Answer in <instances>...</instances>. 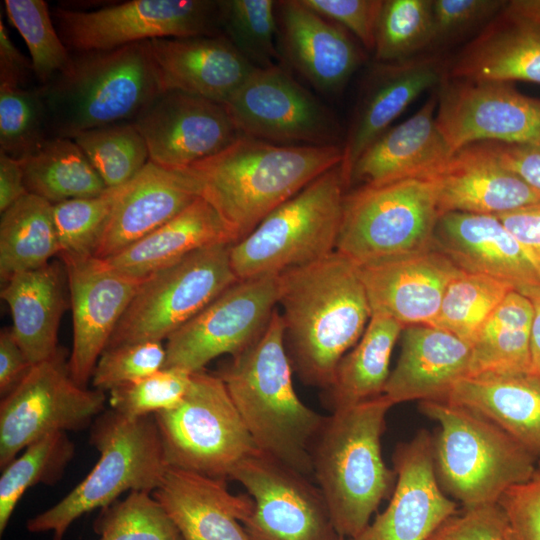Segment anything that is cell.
Returning <instances> with one entry per match:
<instances>
[{
    "mask_svg": "<svg viewBox=\"0 0 540 540\" xmlns=\"http://www.w3.org/2000/svg\"><path fill=\"white\" fill-rule=\"evenodd\" d=\"M533 318L531 300L518 290L509 292L472 343L470 376L531 373Z\"/></svg>",
    "mask_w": 540,
    "mask_h": 540,
    "instance_id": "cell-36",
    "label": "cell"
},
{
    "mask_svg": "<svg viewBox=\"0 0 540 540\" xmlns=\"http://www.w3.org/2000/svg\"><path fill=\"white\" fill-rule=\"evenodd\" d=\"M166 364L162 342L145 341L106 348L91 376L94 389L111 390L147 377Z\"/></svg>",
    "mask_w": 540,
    "mask_h": 540,
    "instance_id": "cell-49",
    "label": "cell"
},
{
    "mask_svg": "<svg viewBox=\"0 0 540 540\" xmlns=\"http://www.w3.org/2000/svg\"><path fill=\"white\" fill-rule=\"evenodd\" d=\"M51 137L134 119L161 93L148 41L72 53L68 67L39 85Z\"/></svg>",
    "mask_w": 540,
    "mask_h": 540,
    "instance_id": "cell-5",
    "label": "cell"
},
{
    "mask_svg": "<svg viewBox=\"0 0 540 540\" xmlns=\"http://www.w3.org/2000/svg\"><path fill=\"white\" fill-rule=\"evenodd\" d=\"M526 295L534 307L531 330V374L540 379V285L518 290Z\"/></svg>",
    "mask_w": 540,
    "mask_h": 540,
    "instance_id": "cell-59",
    "label": "cell"
},
{
    "mask_svg": "<svg viewBox=\"0 0 540 540\" xmlns=\"http://www.w3.org/2000/svg\"><path fill=\"white\" fill-rule=\"evenodd\" d=\"M429 180L434 184L440 214L497 216L540 202V191L507 168L489 141L455 151Z\"/></svg>",
    "mask_w": 540,
    "mask_h": 540,
    "instance_id": "cell-24",
    "label": "cell"
},
{
    "mask_svg": "<svg viewBox=\"0 0 540 540\" xmlns=\"http://www.w3.org/2000/svg\"><path fill=\"white\" fill-rule=\"evenodd\" d=\"M33 365L17 343L12 330L0 333V395L10 394L25 378Z\"/></svg>",
    "mask_w": 540,
    "mask_h": 540,
    "instance_id": "cell-56",
    "label": "cell"
},
{
    "mask_svg": "<svg viewBox=\"0 0 540 540\" xmlns=\"http://www.w3.org/2000/svg\"><path fill=\"white\" fill-rule=\"evenodd\" d=\"M432 248L459 269L500 279L516 290L540 285V270L497 216L443 213Z\"/></svg>",
    "mask_w": 540,
    "mask_h": 540,
    "instance_id": "cell-25",
    "label": "cell"
},
{
    "mask_svg": "<svg viewBox=\"0 0 540 540\" xmlns=\"http://www.w3.org/2000/svg\"><path fill=\"white\" fill-rule=\"evenodd\" d=\"M502 0H432V48L483 29L504 8Z\"/></svg>",
    "mask_w": 540,
    "mask_h": 540,
    "instance_id": "cell-50",
    "label": "cell"
},
{
    "mask_svg": "<svg viewBox=\"0 0 540 540\" xmlns=\"http://www.w3.org/2000/svg\"><path fill=\"white\" fill-rule=\"evenodd\" d=\"M292 371L283 320L276 309L261 336L217 374L257 449L309 476L311 444L325 416L300 400Z\"/></svg>",
    "mask_w": 540,
    "mask_h": 540,
    "instance_id": "cell-3",
    "label": "cell"
},
{
    "mask_svg": "<svg viewBox=\"0 0 540 540\" xmlns=\"http://www.w3.org/2000/svg\"><path fill=\"white\" fill-rule=\"evenodd\" d=\"M76 447L67 432L47 434L28 445L1 469L0 534L24 493L37 484L54 485L73 459Z\"/></svg>",
    "mask_w": 540,
    "mask_h": 540,
    "instance_id": "cell-39",
    "label": "cell"
},
{
    "mask_svg": "<svg viewBox=\"0 0 540 540\" xmlns=\"http://www.w3.org/2000/svg\"><path fill=\"white\" fill-rule=\"evenodd\" d=\"M503 11L514 18L540 25V0L506 1Z\"/></svg>",
    "mask_w": 540,
    "mask_h": 540,
    "instance_id": "cell-60",
    "label": "cell"
},
{
    "mask_svg": "<svg viewBox=\"0 0 540 540\" xmlns=\"http://www.w3.org/2000/svg\"><path fill=\"white\" fill-rule=\"evenodd\" d=\"M437 88L436 125L452 153L477 142L524 143L540 136V99L513 82L445 75Z\"/></svg>",
    "mask_w": 540,
    "mask_h": 540,
    "instance_id": "cell-17",
    "label": "cell"
},
{
    "mask_svg": "<svg viewBox=\"0 0 540 540\" xmlns=\"http://www.w3.org/2000/svg\"><path fill=\"white\" fill-rule=\"evenodd\" d=\"M223 219L204 198L105 260L116 270L144 279L187 255L216 244H233Z\"/></svg>",
    "mask_w": 540,
    "mask_h": 540,
    "instance_id": "cell-33",
    "label": "cell"
},
{
    "mask_svg": "<svg viewBox=\"0 0 540 540\" xmlns=\"http://www.w3.org/2000/svg\"><path fill=\"white\" fill-rule=\"evenodd\" d=\"M51 15L71 53L222 33L219 1L211 0H131L91 11L57 6Z\"/></svg>",
    "mask_w": 540,
    "mask_h": 540,
    "instance_id": "cell-13",
    "label": "cell"
},
{
    "mask_svg": "<svg viewBox=\"0 0 540 540\" xmlns=\"http://www.w3.org/2000/svg\"><path fill=\"white\" fill-rule=\"evenodd\" d=\"M505 540H540V469L508 488L497 501Z\"/></svg>",
    "mask_w": 540,
    "mask_h": 540,
    "instance_id": "cell-51",
    "label": "cell"
},
{
    "mask_svg": "<svg viewBox=\"0 0 540 540\" xmlns=\"http://www.w3.org/2000/svg\"><path fill=\"white\" fill-rule=\"evenodd\" d=\"M445 75L540 84V25L502 9L455 55Z\"/></svg>",
    "mask_w": 540,
    "mask_h": 540,
    "instance_id": "cell-31",
    "label": "cell"
},
{
    "mask_svg": "<svg viewBox=\"0 0 540 540\" xmlns=\"http://www.w3.org/2000/svg\"><path fill=\"white\" fill-rule=\"evenodd\" d=\"M239 132L285 146H340L331 112L284 68H255L223 103Z\"/></svg>",
    "mask_w": 540,
    "mask_h": 540,
    "instance_id": "cell-14",
    "label": "cell"
},
{
    "mask_svg": "<svg viewBox=\"0 0 540 540\" xmlns=\"http://www.w3.org/2000/svg\"><path fill=\"white\" fill-rule=\"evenodd\" d=\"M148 43L161 92L181 91L223 104L256 68L223 33Z\"/></svg>",
    "mask_w": 540,
    "mask_h": 540,
    "instance_id": "cell-26",
    "label": "cell"
},
{
    "mask_svg": "<svg viewBox=\"0 0 540 540\" xmlns=\"http://www.w3.org/2000/svg\"><path fill=\"white\" fill-rule=\"evenodd\" d=\"M338 540H346L344 537H340Z\"/></svg>",
    "mask_w": 540,
    "mask_h": 540,
    "instance_id": "cell-61",
    "label": "cell"
},
{
    "mask_svg": "<svg viewBox=\"0 0 540 540\" xmlns=\"http://www.w3.org/2000/svg\"><path fill=\"white\" fill-rule=\"evenodd\" d=\"M199 197V184L187 168L168 169L149 161L123 186L94 257L106 259L117 254Z\"/></svg>",
    "mask_w": 540,
    "mask_h": 540,
    "instance_id": "cell-27",
    "label": "cell"
},
{
    "mask_svg": "<svg viewBox=\"0 0 540 540\" xmlns=\"http://www.w3.org/2000/svg\"><path fill=\"white\" fill-rule=\"evenodd\" d=\"M437 95L432 93L420 109L390 127L354 164L350 184L380 185L404 179H431L453 154L435 120Z\"/></svg>",
    "mask_w": 540,
    "mask_h": 540,
    "instance_id": "cell-30",
    "label": "cell"
},
{
    "mask_svg": "<svg viewBox=\"0 0 540 540\" xmlns=\"http://www.w3.org/2000/svg\"><path fill=\"white\" fill-rule=\"evenodd\" d=\"M393 403L384 395L325 416L310 448L313 475L339 536L352 539L392 494L395 470L382 457L381 437Z\"/></svg>",
    "mask_w": 540,
    "mask_h": 540,
    "instance_id": "cell-4",
    "label": "cell"
},
{
    "mask_svg": "<svg viewBox=\"0 0 540 540\" xmlns=\"http://www.w3.org/2000/svg\"><path fill=\"white\" fill-rule=\"evenodd\" d=\"M35 77L31 60H28L9 37L3 19H0V84L28 87Z\"/></svg>",
    "mask_w": 540,
    "mask_h": 540,
    "instance_id": "cell-57",
    "label": "cell"
},
{
    "mask_svg": "<svg viewBox=\"0 0 540 540\" xmlns=\"http://www.w3.org/2000/svg\"><path fill=\"white\" fill-rule=\"evenodd\" d=\"M284 343L300 380L326 390L371 318L358 266L338 252L278 275Z\"/></svg>",
    "mask_w": 540,
    "mask_h": 540,
    "instance_id": "cell-1",
    "label": "cell"
},
{
    "mask_svg": "<svg viewBox=\"0 0 540 540\" xmlns=\"http://www.w3.org/2000/svg\"><path fill=\"white\" fill-rule=\"evenodd\" d=\"M51 138L39 85L0 84V151L22 160Z\"/></svg>",
    "mask_w": 540,
    "mask_h": 540,
    "instance_id": "cell-44",
    "label": "cell"
},
{
    "mask_svg": "<svg viewBox=\"0 0 540 540\" xmlns=\"http://www.w3.org/2000/svg\"><path fill=\"white\" fill-rule=\"evenodd\" d=\"M132 122L150 161L168 169L188 168L241 135L222 103L181 91L161 92Z\"/></svg>",
    "mask_w": 540,
    "mask_h": 540,
    "instance_id": "cell-18",
    "label": "cell"
},
{
    "mask_svg": "<svg viewBox=\"0 0 540 540\" xmlns=\"http://www.w3.org/2000/svg\"><path fill=\"white\" fill-rule=\"evenodd\" d=\"M396 483L385 510L349 540H428L458 511L441 488L434 464V438L426 430L397 446Z\"/></svg>",
    "mask_w": 540,
    "mask_h": 540,
    "instance_id": "cell-20",
    "label": "cell"
},
{
    "mask_svg": "<svg viewBox=\"0 0 540 540\" xmlns=\"http://www.w3.org/2000/svg\"><path fill=\"white\" fill-rule=\"evenodd\" d=\"M21 162L28 193L53 205L108 189L72 138L51 137Z\"/></svg>",
    "mask_w": 540,
    "mask_h": 540,
    "instance_id": "cell-38",
    "label": "cell"
},
{
    "mask_svg": "<svg viewBox=\"0 0 540 540\" xmlns=\"http://www.w3.org/2000/svg\"><path fill=\"white\" fill-rule=\"evenodd\" d=\"M152 495L182 540H250L242 523L253 511V499L230 493L226 480L167 467Z\"/></svg>",
    "mask_w": 540,
    "mask_h": 540,
    "instance_id": "cell-28",
    "label": "cell"
},
{
    "mask_svg": "<svg viewBox=\"0 0 540 540\" xmlns=\"http://www.w3.org/2000/svg\"><path fill=\"white\" fill-rule=\"evenodd\" d=\"M346 188L339 164L231 244L230 262L237 278L279 275L335 252Z\"/></svg>",
    "mask_w": 540,
    "mask_h": 540,
    "instance_id": "cell-8",
    "label": "cell"
},
{
    "mask_svg": "<svg viewBox=\"0 0 540 540\" xmlns=\"http://www.w3.org/2000/svg\"><path fill=\"white\" fill-rule=\"evenodd\" d=\"M428 540H505L502 513L497 503L462 508Z\"/></svg>",
    "mask_w": 540,
    "mask_h": 540,
    "instance_id": "cell-53",
    "label": "cell"
},
{
    "mask_svg": "<svg viewBox=\"0 0 540 540\" xmlns=\"http://www.w3.org/2000/svg\"><path fill=\"white\" fill-rule=\"evenodd\" d=\"M301 2L342 26L367 50H374L383 0H301Z\"/></svg>",
    "mask_w": 540,
    "mask_h": 540,
    "instance_id": "cell-52",
    "label": "cell"
},
{
    "mask_svg": "<svg viewBox=\"0 0 540 540\" xmlns=\"http://www.w3.org/2000/svg\"><path fill=\"white\" fill-rule=\"evenodd\" d=\"M93 529L98 540H182L169 515L148 492H130L102 508Z\"/></svg>",
    "mask_w": 540,
    "mask_h": 540,
    "instance_id": "cell-47",
    "label": "cell"
},
{
    "mask_svg": "<svg viewBox=\"0 0 540 540\" xmlns=\"http://www.w3.org/2000/svg\"><path fill=\"white\" fill-rule=\"evenodd\" d=\"M230 245L202 248L144 278L106 348L167 340L236 283Z\"/></svg>",
    "mask_w": 540,
    "mask_h": 540,
    "instance_id": "cell-11",
    "label": "cell"
},
{
    "mask_svg": "<svg viewBox=\"0 0 540 540\" xmlns=\"http://www.w3.org/2000/svg\"><path fill=\"white\" fill-rule=\"evenodd\" d=\"M6 14L23 37L39 85L47 84L64 71L72 53L63 43L43 0H5Z\"/></svg>",
    "mask_w": 540,
    "mask_h": 540,
    "instance_id": "cell-45",
    "label": "cell"
},
{
    "mask_svg": "<svg viewBox=\"0 0 540 540\" xmlns=\"http://www.w3.org/2000/svg\"><path fill=\"white\" fill-rule=\"evenodd\" d=\"M419 408L439 425L434 438L438 482L462 508L497 503L508 488L536 472L538 459L480 414L446 401H421Z\"/></svg>",
    "mask_w": 540,
    "mask_h": 540,
    "instance_id": "cell-6",
    "label": "cell"
},
{
    "mask_svg": "<svg viewBox=\"0 0 540 540\" xmlns=\"http://www.w3.org/2000/svg\"><path fill=\"white\" fill-rule=\"evenodd\" d=\"M276 1L223 0L219 1L222 33L256 68L277 65Z\"/></svg>",
    "mask_w": 540,
    "mask_h": 540,
    "instance_id": "cell-42",
    "label": "cell"
},
{
    "mask_svg": "<svg viewBox=\"0 0 540 540\" xmlns=\"http://www.w3.org/2000/svg\"><path fill=\"white\" fill-rule=\"evenodd\" d=\"M59 252L52 203L27 193L1 213L2 282L5 283L15 274L47 265Z\"/></svg>",
    "mask_w": 540,
    "mask_h": 540,
    "instance_id": "cell-37",
    "label": "cell"
},
{
    "mask_svg": "<svg viewBox=\"0 0 540 540\" xmlns=\"http://www.w3.org/2000/svg\"><path fill=\"white\" fill-rule=\"evenodd\" d=\"M432 0H383L374 55L376 62H402L430 50Z\"/></svg>",
    "mask_w": 540,
    "mask_h": 540,
    "instance_id": "cell-43",
    "label": "cell"
},
{
    "mask_svg": "<svg viewBox=\"0 0 540 540\" xmlns=\"http://www.w3.org/2000/svg\"><path fill=\"white\" fill-rule=\"evenodd\" d=\"M355 107L342 145L340 164L347 187L351 171L366 149L384 134L424 92L438 87L446 74L438 55H418L372 67Z\"/></svg>",
    "mask_w": 540,
    "mask_h": 540,
    "instance_id": "cell-21",
    "label": "cell"
},
{
    "mask_svg": "<svg viewBox=\"0 0 540 540\" xmlns=\"http://www.w3.org/2000/svg\"><path fill=\"white\" fill-rule=\"evenodd\" d=\"M404 326L395 319L373 314L354 348L340 361L325 404L331 412L383 394L394 345Z\"/></svg>",
    "mask_w": 540,
    "mask_h": 540,
    "instance_id": "cell-35",
    "label": "cell"
},
{
    "mask_svg": "<svg viewBox=\"0 0 540 540\" xmlns=\"http://www.w3.org/2000/svg\"><path fill=\"white\" fill-rule=\"evenodd\" d=\"M371 315L389 316L404 327L431 325L445 290L461 271L430 248L358 266Z\"/></svg>",
    "mask_w": 540,
    "mask_h": 540,
    "instance_id": "cell-22",
    "label": "cell"
},
{
    "mask_svg": "<svg viewBox=\"0 0 540 540\" xmlns=\"http://www.w3.org/2000/svg\"><path fill=\"white\" fill-rule=\"evenodd\" d=\"M276 15L280 57L315 89L341 92L364 60L350 33L301 0L277 1Z\"/></svg>",
    "mask_w": 540,
    "mask_h": 540,
    "instance_id": "cell-23",
    "label": "cell"
},
{
    "mask_svg": "<svg viewBox=\"0 0 540 540\" xmlns=\"http://www.w3.org/2000/svg\"><path fill=\"white\" fill-rule=\"evenodd\" d=\"M64 273L57 264L12 276L1 290L12 316V333L32 365L54 355L67 307Z\"/></svg>",
    "mask_w": 540,
    "mask_h": 540,
    "instance_id": "cell-34",
    "label": "cell"
},
{
    "mask_svg": "<svg viewBox=\"0 0 540 540\" xmlns=\"http://www.w3.org/2000/svg\"><path fill=\"white\" fill-rule=\"evenodd\" d=\"M489 142L507 168L540 191V136L524 143Z\"/></svg>",
    "mask_w": 540,
    "mask_h": 540,
    "instance_id": "cell-54",
    "label": "cell"
},
{
    "mask_svg": "<svg viewBox=\"0 0 540 540\" xmlns=\"http://www.w3.org/2000/svg\"><path fill=\"white\" fill-rule=\"evenodd\" d=\"M123 186L53 205L61 259L94 256Z\"/></svg>",
    "mask_w": 540,
    "mask_h": 540,
    "instance_id": "cell-46",
    "label": "cell"
},
{
    "mask_svg": "<svg viewBox=\"0 0 540 540\" xmlns=\"http://www.w3.org/2000/svg\"><path fill=\"white\" fill-rule=\"evenodd\" d=\"M167 467L215 479L259 451L218 374L192 373L187 393L172 409L154 414Z\"/></svg>",
    "mask_w": 540,
    "mask_h": 540,
    "instance_id": "cell-9",
    "label": "cell"
},
{
    "mask_svg": "<svg viewBox=\"0 0 540 540\" xmlns=\"http://www.w3.org/2000/svg\"><path fill=\"white\" fill-rule=\"evenodd\" d=\"M342 146H285L241 134L220 152L188 167L200 197L217 211L234 243L326 171Z\"/></svg>",
    "mask_w": 540,
    "mask_h": 540,
    "instance_id": "cell-2",
    "label": "cell"
},
{
    "mask_svg": "<svg viewBox=\"0 0 540 540\" xmlns=\"http://www.w3.org/2000/svg\"><path fill=\"white\" fill-rule=\"evenodd\" d=\"M537 468L540 469V461H538V467Z\"/></svg>",
    "mask_w": 540,
    "mask_h": 540,
    "instance_id": "cell-62",
    "label": "cell"
},
{
    "mask_svg": "<svg viewBox=\"0 0 540 540\" xmlns=\"http://www.w3.org/2000/svg\"><path fill=\"white\" fill-rule=\"evenodd\" d=\"M106 394L79 385L71 376L66 352L58 349L34 364L0 403V468L28 445L53 432L90 427L105 410Z\"/></svg>",
    "mask_w": 540,
    "mask_h": 540,
    "instance_id": "cell-12",
    "label": "cell"
},
{
    "mask_svg": "<svg viewBox=\"0 0 540 540\" xmlns=\"http://www.w3.org/2000/svg\"><path fill=\"white\" fill-rule=\"evenodd\" d=\"M401 334V353L383 391L393 405L442 401L458 381L470 376L468 342L430 325L406 326Z\"/></svg>",
    "mask_w": 540,
    "mask_h": 540,
    "instance_id": "cell-29",
    "label": "cell"
},
{
    "mask_svg": "<svg viewBox=\"0 0 540 540\" xmlns=\"http://www.w3.org/2000/svg\"><path fill=\"white\" fill-rule=\"evenodd\" d=\"M99 458L65 497L26 522L29 532H52L63 540L82 515L105 508L125 492L153 493L167 469L154 415L128 418L109 408L90 426Z\"/></svg>",
    "mask_w": 540,
    "mask_h": 540,
    "instance_id": "cell-7",
    "label": "cell"
},
{
    "mask_svg": "<svg viewBox=\"0 0 540 540\" xmlns=\"http://www.w3.org/2000/svg\"><path fill=\"white\" fill-rule=\"evenodd\" d=\"M440 215L429 179L362 185L344 196L336 252L361 266L428 250Z\"/></svg>",
    "mask_w": 540,
    "mask_h": 540,
    "instance_id": "cell-10",
    "label": "cell"
},
{
    "mask_svg": "<svg viewBox=\"0 0 540 540\" xmlns=\"http://www.w3.org/2000/svg\"><path fill=\"white\" fill-rule=\"evenodd\" d=\"M512 290L516 289L500 279L461 270L448 284L430 326L472 345L484 323Z\"/></svg>",
    "mask_w": 540,
    "mask_h": 540,
    "instance_id": "cell-40",
    "label": "cell"
},
{
    "mask_svg": "<svg viewBox=\"0 0 540 540\" xmlns=\"http://www.w3.org/2000/svg\"><path fill=\"white\" fill-rule=\"evenodd\" d=\"M278 304V275L238 280L167 338L165 367L194 373L237 355L267 328Z\"/></svg>",
    "mask_w": 540,
    "mask_h": 540,
    "instance_id": "cell-15",
    "label": "cell"
},
{
    "mask_svg": "<svg viewBox=\"0 0 540 540\" xmlns=\"http://www.w3.org/2000/svg\"><path fill=\"white\" fill-rule=\"evenodd\" d=\"M487 418L540 461V379L531 373L480 374L458 381L444 400Z\"/></svg>",
    "mask_w": 540,
    "mask_h": 540,
    "instance_id": "cell-32",
    "label": "cell"
},
{
    "mask_svg": "<svg viewBox=\"0 0 540 540\" xmlns=\"http://www.w3.org/2000/svg\"><path fill=\"white\" fill-rule=\"evenodd\" d=\"M497 217L540 270V202Z\"/></svg>",
    "mask_w": 540,
    "mask_h": 540,
    "instance_id": "cell-55",
    "label": "cell"
},
{
    "mask_svg": "<svg viewBox=\"0 0 540 540\" xmlns=\"http://www.w3.org/2000/svg\"><path fill=\"white\" fill-rule=\"evenodd\" d=\"M70 293L73 343L68 357L81 386L95 365L144 279L126 275L97 257L62 258Z\"/></svg>",
    "mask_w": 540,
    "mask_h": 540,
    "instance_id": "cell-19",
    "label": "cell"
},
{
    "mask_svg": "<svg viewBox=\"0 0 540 540\" xmlns=\"http://www.w3.org/2000/svg\"><path fill=\"white\" fill-rule=\"evenodd\" d=\"M28 193L24 182V171L19 159L0 151V211L12 206Z\"/></svg>",
    "mask_w": 540,
    "mask_h": 540,
    "instance_id": "cell-58",
    "label": "cell"
},
{
    "mask_svg": "<svg viewBox=\"0 0 540 540\" xmlns=\"http://www.w3.org/2000/svg\"><path fill=\"white\" fill-rule=\"evenodd\" d=\"M230 479L252 497L242 523L250 540H338L326 501L308 476L260 452L242 460Z\"/></svg>",
    "mask_w": 540,
    "mask_h": 540,
    "instance_id": "cell-16",
    "label": "cell"
},
{
    "mask_svg": "<svg viewBox=\"0 0 540 540\" xmlns=\"http://www.w3.org/2000/svg\"><path fill=\"white\" fill-rule=\"evenodd\" d=\"M72 139L107 188L125 185L150 161L147 144L133 122L89 129Z\"/></svg>",
    "mask_w": 540,
    "mask_h": 540,
    "instance_id": "cell-41",
    "label": "cell"
},
{
    "mask_svg": "<svg viewBox=\"0 0 540 540\" xmlns=\"http://www.w3.org/2000/svg\"><path fill=\"white\" fill-rule=\"evenodd\" d=\"M192 373L164 367L135 382L109 392L110 408L128 418H139L166 411L184 398Z\"/></svg>",
    "mask_w": 540,
    "mask_h": 540,
    "instance_id": "cell-48",
    "label": "cell"
}]
</instances>
